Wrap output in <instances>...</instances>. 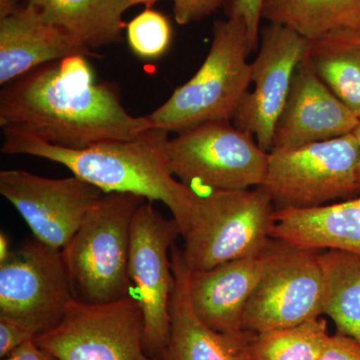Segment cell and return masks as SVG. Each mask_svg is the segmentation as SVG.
I'll return each mask as SVG.
<instances>
[{
  "mask_svg": "<svg viewBox=\"0 0 360 360\" xmlns=\"http://www.w3.org/2000/svg\"><path fill=\"white\" fill-rule=\"evenodd\" d=\"M0 127L72 149L129 141L153 129L146 116L135 117L123 108L115 86L94 82L84 56L45 63L4 85Z\"/></svg>",
  "mask_w": 360,
  "mask_h": 360,
  "instance_id": "obj_1",
  "label": "cell"
},
{
  "mask_svg": "<svg viewBox=\"0 0 360 360\" xmlns=\"http://www.w3.org/2000/svg\"><path fill=\"white\" fill-rule=\"evenodd\" d=\"M1 151L59 163L105 193H132L167 206L186 231L200 194L175 179L167 153L168 132L151 129L129 141H104L84 149L53 146L34 135L4 129Z\"/></svg>",
  "mask_w": 360,
  "mask_h": 360,
  "instance_id": "obj_2",
  "label": "cell"
},
{
  "mask_svg": "<svg viewBox=\"0 0 360 360\" xmlns=\"http://www.w3.org/2000/svg\"><path fill=\"white\" fill-rule=\"evenodd\" d=\"M250 52L245 21L232 15L215 21L200 70L146 116L153 129L179 134L203 123L233 120L251 84Z\"/></svg>",
  "mask_w": 360,
  "mask_h": 360,
  "instance_id": "obj_3",
  "label": "cell"
},
{
  "mask_svg": "<svg viewBox=\"0 0 360 360\" xmlns=\"http://www.w3.org/2000/svg\"><path fill=\"white\" fill-rule=\"evenodd\" d=\"M132 193H104L63 250L75 300L91 304L131 295L129 274L135 213L146 201Z\"/></svg>",
  "mask_w": 360,
  "mask_h": 360,
  "instance_id": "obj_4",
  "label": "cell"
},
{
  "mask_svg": "<svg viewBox=\"0 0 360 360\" xmlns=\"http://www.w3.org/2000/svg\"><path fill=\"white\" fill-rule=\"evenodd\" d=\"M274 206L260 187L200 194L181 236L188 269L205 271L264 253L271 245Z\"/></svg>",
  "mask_w": 360,
  "mask_h": 360,
  "instance_id": "obj_5",
  "label": "cell"
},
{
  "mask_svg": "<svg viewBox=\"0 0 360 360\" xmlns=\"http://www.w3.org/2000/svg\"><path fill=\"white\" fill-rule=\"evenodd\" d=\"M360 148L354 134L269 153L260 188L277 210L314 208L359 195Z\"/></svg>",
  "mask_w": 360,
  "mask_h": 360,
  "instance_id": "obj_6",
  "label": "cell"
},
{
  "mask_svg": "<svg viewBox=\"0 0 360 360\" xmlns=\"http://www.w3.org/2000/svg\"><path fill=\"white\" fill-rule=\"evenodd\" d=\"M253 137L229 120L203 123L167 141L170 169L187 186L200 184L212 191L259 187L269 153Z\"/></svg>",
  "mask_w": 360,
  "mask_h": 360,
  "instance_id": "obj_7",
  "label": "cell"
},
{
  "mask_svg": "<svg viewBox=\"0 0 360 360\" xmlns=\"http://www.w3.org/2000/svg\"><path fill=\"white\" fill-rule=\"evenodd\" d=\"M58 360H161L144 345V316L132 295L91 304L72 300L63 321L34 338Z\"/></svg>",
  "mask_w": 360,
  "mask_h": 360,
  "instance_id": "obj_8",
  "label": "cell"
},
{
  "mask_svg": "<svg viewBox=\"0 0 360 360\" xmlns=\"http://www.w3.org/2000/svg\"><path fill=\"white\" fill-rule=\"evenodd\" d=\"M146 200L135 213L129 274L134 297L144 316V345L150 356L162 359L170 335V303L174 290L172 250L181 236L176 220L165 219Z\"/></svg>",
  "mask_w": 360,
  "mask_h": 360,
  "instance_id": "obj_9",
  "label": "cell"
},
{
  "mask_svg": "<svg viewBox=\"0 0 360 360\" xmlns=\"http://www.w3.org/2000/svg\"><path fill=\"white\" fill-rule=\"evenodd\" d=\"M72 300L61 250L35 238L0 264V316L22 324L37 336L63 321Z\"/></svg>",
  "mask_w": 360,
  "mask_h": 360,
  "instance_id": "obj_10",
  "label": "cell"
},
{
  "mask_svg": "<svg viewBox=\"0 0 360 360\" xmlns=\"http://www.w3.org/2000/svg\"><path fill=\"white\" fill-rule=\"evenodd\" d=\"M321 314L319 252L281 241L274 245L264 276L246 305L243 329L267 333L300 326Z\"/></svg>",
  "mask_w": 360,
  "mask_h": 360,
  "instance_id": "obj_11",
  "label": "cell"
},
{
  "mask_svg": "<svg viewBox=\"0 0 360 360\" xmlns=\"http://www.w3.org/2000/svg\"><path fill=\"white\" fill-rule=\"evenodd\" d=\"M0 194L20 212L37 240L63 251L104 193L75 175L51 179L6 169L0 172Z\"/></svg>",
  "mask_w": 360,
  "mask_h": 360,
  "instance_id": "obj_12",
  "label": "cell"
},
{
  "mask_svg": "<svg viewBox=\"0 0 360 360\" xmlns=\"http://www.w3.org/2000/svg\"><path fill=\"white\" fill-rule=\"evenodd\" d=\"M260 34L259 51L251 63V82L255 89L246 94L232 122L236 129L252 134L258 146L270 153L277 120L309 39L276 23L265 26Z\"/></svg>",
  "mask_w": 360,
  "mask_h": 360,
  "instance_id": "obj_13",
  "label": "cell"
},
{
  "mask_svg": "<svg viewBox=\"0 0 360 360\" xmlns=\"http://www.w3.org/2000/svg\"><path fill=\"white\" fill-rule=\"evenodd\" d=\"M360 118L303 61L274 129L272 150H290L354 134Z\"/></svg>",
  "mask_w": 360,
  "mask_h": 360,
  "instance_id": "obj_14",
  "label": "cell"
},
{
  "mask_svg": "<svg viewBox=\"0 0 360 360\" xmlns=\"http://www.w3.org/2000/svg\"><path fill=\"white\" fill-rule=\"evenodd\" d=\"M271 245L264 253L220 264L205 271L189 270L191 307L206 326L227 335H240L250 296L272 257Z\"/></svg>",
  "mask_w": 360,
  "mask_h": 360,
  "instance_id": "obj_15",
  "label": "cell"
},
{
  "mask_svg": "<svg viewBox=\"0 0 360 360\" xmlns=\"http://www.w3.org/2000/svg\"><path fill=\"white\" fill-rule=\"evenodd\" d=\"M70 56L98 58L70 34L44 22L25 4L0 16V84L4 86L34 68Z\"/></svg>",
  "mask_w": 360,
  "mask_h": 360,
  "instance_id": "obj_16",
  "label": "cell"
},
{
  "mask_svg": "<svg viewBox=\"0 0 360 360\" xmlns=\"http://www.w3.org/2000/svg\"><path fill=\"white\" fill-rule=\"evenodd\" d=\"M174 290L170 303V335L161 360H255L250 350L253 333L227 335L206 326L191 307L189 269L182 250H172Z\"/></svg>",
  "mask_w": 360,
  "mask_h": 360,
  "instance_id": "obj_17",
  "label": "cell"
},
{
  "mask_svg": "<svg viewBox=\"0 0 360 360\" xmlns=\"http://www.w3.org/2000/svg\"><path fill=\"white\" fill-rule=\"evenodd\" d=\"M271 238L305 250L360 255V195L319 207L276 210Z\"/></svg>",
  "mask_w": 360,
  "mask_h": 360,
  "instance_id": "obj_18",
  "label": "cell"
},
{
  "mask_svg": "<svg viewBox=\"0 0 360 360\" xmlns=\"http://www.w3.org/2000/svg\"><path fill=\"white\" fill-rule=\"evenodd\" d=\"M39 18L75 37L91 51L122 40L129 0H28Z\"/></svg>",
  "mask_w": 360,
  "mask_h": 360,
  "instance_id": "obj_19",
  "label": "cell"
},
{
  "mask_svg": "<svg viewBox=\"0 0 360 360\" xmlns=\"http://www.w3.org/2000/svg\"><path fill=\"white\" fill-rule=\"evenodd\" d=\"M302 61L360 118V33L338 30L309 39Z\"/></svg>",
  "mask_w": 360,
  "mask_h": 360,
  "instance_id": "obj_20",
  "label": "cell"
},
{
  "mask_svg": "<svg viewBox=\"0 0 360 360\" xmlns=\"http://www.w3.org/2000/svg\"><path fill=\"white\" fill-rule=\"evenodd\" d=\"M322 274V314L338 333L360 343V255L340 250L319 253Z\"/></svg>",
  "mask_w": 360,
  "mask_h": 360,
  "instance_id": "obj_21",
  "label": "cell"
},
{
  "mask_svg": "<svg viewBox=\"0 0 360 360\" xmlns=\"http://www.w3.org/2000/svg\"><path fill=\"white\" fill-rule=\"evenodd\" d=\"M262 18L307 39L338 30L360 33V0H264Z\"/></svg>",
  "mask_w": 360,
  "mask_h": 360,
  "instance_id": "obj_22",
  "label": "cell"
},
{
  "mask_svg": "<svg viewBox=\"0 0 360 360\" xmlns=\"http://www.w3.org/2000/svg\"><path fill=\"white\" fill-rule=\"evenodd\" d=\"M328 338V322L317 317L292 328L253 333L251 354L255 360H317Z\"/></svg>",
  "mask_w": 360,
  "mask_h": 360,
  "instance_id": "obj_23",
  "label": "cell"
},
{
  "mask_svg": "<svg viewBox=\"0 0 360 360\" xmlns=\"http://www.w3.org/2000/svg\"><path fill=\"white\" fill-rule=\"evenodd\" d=\"M127 41L135 56L155 59L167 52L172 39V28L167 16L148 7L127 26Z\"/></svg>",
  "mask_w": 360,
  "mask_h": 360,
  "instance_id": "obj_24",
  "label": "cell"
},
{
  "mask_svg": "<svg viewBox=\"0 0 360 360\" xmlns=\"http://www.w3.org/2000/svg\"><path fill=\"white\" fill-rule=\"evenodd\" d=\"M131 6L146 4L151 7L160 0H129ZM224 0H172L174 18L179 25H186L200 21L214 13Z\"/></svg>",
  "mask_w": 360,
  "mask_h": 360,
  "instance_id": "obj_25",
  "label": "cell"
},
{
  "mask_svg": "<svg viewBox=\"0 0 360 360\" xmlns=\"http://www.w3.org/2000/svg\"><path fill=\"white\" fill-rule=\"evenodd\" d=\"M264 1V0H231L229 15L238 16L245 21L250 51L257 49L259 40Z\"/></svg>",
  "mask_w": 360,
  "mask_h": 360,
  "instance_id": "obj_26",
  "label": "cell"
},
{
  "mask_svg": "<svg viewBox=\"0 0 360 360\" xmlns=\"http://www.w3.org/2000/svg\"><path fill=\"white\" fill-rule=\"evenodd\" d=\"M35 336L32 330L22 324L0 316V359H4Z\"/></svg>",
  "mask_w": 360,
  "mask_h": 360,
  "instance_id": "obj_27",
  "label": "cell"
},
{
  "mask_svg": "<svg viewBox=\"0 0 360 360\" xmlns=\"http://www.w3.org/2000/svg\"><path fill=\"white\" fill-rule=\"evenodd\" d=\"M317 360H360V343L338 333L329 335Z\"/></svg>",
  "mask_w": 360,
  "mask_h": 360,
  "instance_id": "obj_28",
  "label": "cell"
},
{
  "mask_svg": "<svg viewBox=\"0 0 360 360\" xmlns=\"http://www.w3.org/2000/svg\"><path fill=\"white\" fill-rule=\"evenodd\" d=\"M2 360H58L35 342L34 338L26 341L18 349Z\"/></svg>",
  "mask_w": 360,
  "mask_h": 360,
  "instance_id": "obj_29",
  "label": "cell"
},
{
  "mask_svg": "<svg viewBox=\"0 0 360 360\" xmlns=\"http://www.w3.org/2000/svg\"><path fill=\"white\" fill-rule=\"evenodd\" d=\"M13 250L9 248V239L7 238L6 232L1 231L0 233V264L6 262Z\"/></svg>",
  "mask_w": 360,
  "mask_h": 360,
  "instance_id": "obj_30",
  "label": "cell"
},
{
  "mask_svg": "<svg viewBox=\"0 0 360 360\" xmlns=\"http://www.w3.org/2000/svg\"><path fill=\"white\" fill-rule=\"evenodd\" d=\"M18 1L20 0H0V11H7V9L11 11V9L18 6ZM25 1L27 2L28 0H25Z\"/></svg>",
  "mask_w": 360,
  "mask_h": 360,
  "instance_id": "obj_31",
  "label": "cell"
},
{
  "mask_svg": "<svg viewBox=\"0 0 360 360\" xmlns=\"http://www.w3.org/2000/svg\"><path fill=\"white\" fill-rule=\"evenodd\" d=\"M354 134L355 136H356L357 141H359V148H360V123L359 127L355 129ZM357 180H359V191L360 195V155H359V167H357Z\"/></svg>",
  "mask_w": 360,
  "mask_h": 360,
  "instance_id": "obj_32",
  "label": "cell"
}]
</instances>
